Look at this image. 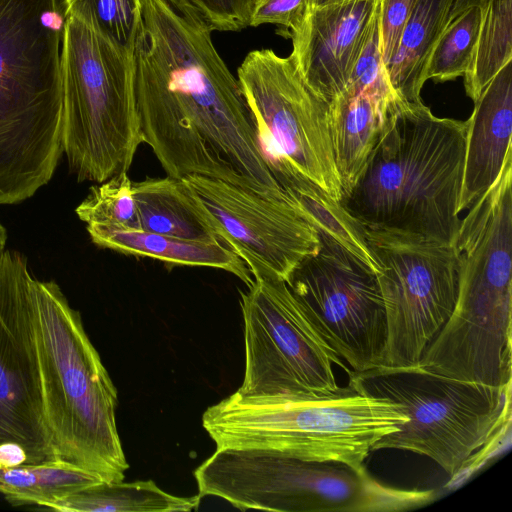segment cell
<instances>
[{
  "label": "cell",
  "instance_id": "obj_33",
  "mask_svg": "<svg viewBox=\"0 0 512 512\" xmlns=\"http://www.w3.org/2000/svg\"><path fill=\"white\" fill-rule=\"evenodd\" d=\"M490 0H454L453 7L450 13L451 20L455 18L457 15L462 13L463 11L471 8V7H480L485 6Z\"/></svg>",
  "mask_w": 512,
  "mask_h": 512
},
{
  "label": "cell",
  "instance_id": "obj_31",
  "mask_svg": "<svg viewBox=\"0 0 512 512\" xmlns=\"http://www.w3.org/2000/svg\"><path fill=\"white\" fill-rule=\"evenodd\" d=\"M0 480L5 486L4 496L14 505H37V478L30 464L0 468Z\"/></svg>",
  "mask_w": 512,
  "mask_h": 512
},
{
  "label": "cell",
  "instance_id": "obj_23",
  "mask_svg": "<svg viewBox=\"0 0 512 512\" xmlns=\"http://www.w3.org/2000/svg\"><path fill=\"white\" fill-rule=\"evenodd\" d=\"M482 11L471 7L453 18L430 55L426 79L446 82L464 76L471 62Z\"/></svg>",
  "mask_w": 512,
  "mask_h": 512
},
{
  "label": "cell",
  "instance_id": "obj_3",
  "mask_svg": "<svg viewBox=\"0 0 512 512\" xmlns=\"http://www.w3.org/2000/svg\"><path fill=\"white\" fill-rule=\"evenodd\" d=\"M43 414L55 459L119 482L129 468L116 424L117 389L79 311L55 281L31 280Z\"/></svg>",
  "mask_w": 512,
  "mask_h": 512
},
{
  "label": "cell",
  "instance_id": "obj_2",
  "mask_svg": "<svg viewBox=\"0 0 512 512\" xmlns=\"http://www.w3.org/2000/svg\"><path fill=\"white\" fill-rule=\"evenodd\" d=\"M466 130L467 121L437 117L423 101L397 104L341 203L366 228L453 243Z\"/></svg>",
  "mask_w": 512,
  "mask_h": 512
},
{
  "label": "cell",
  "instance_id": "obj_35",
  "mask_svg": "<svg viewBox=\"0 0 512 512\" xmlns=\"http://www.w3.org/2000/svg\"><path fill=\"white\" fill-rule=\"evenodd\" d=\"M8 235L6 228L0 222V264L2 262L4 253L6 251V243H7Z\"/></svg>",
  "mask_w": 512,
  "mask_h": 512
},
{
  "label": "cell",
  "instance_id": "obj_4",
  "mask_svg": "<svg viewBox=\"0 0 512 512\" xmlns=\"http://www.w3.org/2000/svg\"><path fill=\"white\" fill-rule=\"evenodd\" d=\"M409 420L401 405L350 385L323 397H244L208 407L202 426L216 449L263 452L362 469L374 444Z\"/></svg>",
  "mask_w": 512,
  "mask_h": 512
},
{
  "label": "cell",
  "instance_id": "obj_19",
  "mask_svg": "<svg viewBox=\"0 0 512 512\" xmlns=\"http://www.w3.org/2000/svg\"><path fill=\"white\" fill-rule=\"evenodd\" d=\"M454 0H417L387 70L398 97L422 102L426 68L432 50L451 21Z\"/></svg>",
  "mask_w": 512,
  "mask_h": 512
},
{
  "label": "cell",
  "instance_id": "obj_12",
  "mask_svg": "<svg viewBox=\"0 0 512 512\" xmlns=\"http://www.w3.org/2000/svg\"><path fill=\"white\" fill-rule=\"evenodd\" d=\"M26 257L13 250L0 264V443L16 442L27 464L55 459L43 414Z\"/></svg>",
  "mask_w": 512,
  "mask_h": 512
},
{
  "label": "cell",
  "instance_id": "obj_27",
  "mask_svg": "<svg viewBox=\"0 0 512 512\" xmlns=\"http://www.w3.org/2000/svg\"><path fill=\"white\" fill-rule=\"evenodd\" d=\"M30 465L37 478L40 507L102 482L97 475L59 460Z\"/></svg>",
  "mask_w": 512,
  "mask_h": 512
},
{
  "label": "cell",
  "instance_id": "obj_13",
  "mask_svg": "<svg viewBox=\"0 0 512 512\" xmlns=\"http://www.w3.org/2000/svg\"><path fill=\"white\" fill-rule=\"evenodd\" d=\"M219 225L224 244L254 278L286 282L320 246L315 228L288 199H273L199 175L182 178Z\"/></svg>",
  "mask_w": 512,
  "mask_h": 512
},
{
  "label": "cell",
  "instance_id": "obj_26",
  "mask_svg": "<svg viewBox=\"0 0 512 512\" xmlns=\"http://www.w3.org/2000/svg\"><path fill=\"white\" fill-rule=\"evenodd\" d=\"M344 90L363 93L395 106L404 102L395 92L380 49L379 13Z\"/></svg>",
  "mask_w": 512,
  "mask_h": 512
},
{
  "label": "cell",
  "instance_id": "obj_11",
  "mask_svg": "<svg viewBox=\"0 0 512 512\" xmlns=\"http://www.w3.org/2000/svg\"><path fill=\"white\" fill-rule=\"evenodd\" d=\"M319 242L286 280L290 291L352 371L384 366L387 320L376 273L339 244L322 236Z\"/></svg>",
  "mask_w": 512,
  "mask_h": 512
},
{
  "label": "cell",
  "instance_id": "obj_15",
  "mask_svg": "<svg viewBox=\"0 0 512 512\" xmlns=\"http://www.w3.org/2000/svg\"><path fill=\"white\" fill-rule=\"evenodd\" d=\"M467 121L458 212L468 209L496 180L512 154V62L474 101Z\"/></svg>",
  "mask_w": 512,
  "mask_h": 512
},
{
  "label": "cell",
  "instance_id": "obj_28",
  "mask_svg": "<svg viewBox=\"0 0 512 512\" xmlns=\"http://www.w3.org/2000/svg\"><path fill=\"white\" fill-rule=\"evenodd\" d=\"M309 0H252L249 26L271 24L284 37L300 24Z\"/></svg>",
  "mask_w": 512,
  "mask_h": 512
},
{
  "label": "cell",
  "instance_id": "obj_22",
  "mask_svg": "<svg viewBox=\"0 0 512 512\" xmlns=\"http://www.w3.org/2000/svg\"><path fill=\"white\" fill-rule=\"evenodd\" d=\"M481 11L471 62L463 76L466 94L473 102L496 74L512 62V0H490Z\"/></svg>",
  "mask_w": 512,
  "mask_h": 512
},
{
  "label": "cell",
  "instance_id": "obj_30",
  "mask_svg": "<svg viewBox=\"0 0 512 512\" xmlns=\"http://www.w3.org/2000/svg\"><path fill=\"white\" fill-rule=\"evenodd\" d=\"M417 0H380L379 29L381 54L388 66Z\"/></svg>",
  "mask_w": 512,
  "mask_h": 512
},
{
  "label": "cell",
  "instance_id": "obj_25",
  "mask_svg": "<svg viewBox=\"0 0 512 512\" xmlns=\"http://www.w3.org/2000/svg\"><path fill=\"white\" fill-rule=\"evenodd\" d=\"M66 16L97 29L117 43L133 48L141 19L140 0H63Z\"/></svg>",
  "mask_w": 512,
  "mask_h": 512
},
{
  "label": "cell",
  "instance_id": "obj_8",
  "mask_svg": "<svg viewBox=\"0 0 512 512\" xmlns=\"http://www.w3.org/2000/svg\"><path fill=\"white\" fill-rule=\"evenodd\" d=\"M237 75L277 181L302 177L341 201L328 103L304 81L292 58L271 49L254 50Z\"/></svg>",
  "mask_w": 512,
  "mask_h": 512
},
{
  "label": "cell",
  "instance_id": "obj_6",
  "mask_svg": "<svg viewBox=\"0 0 512 512\" xmlns=\"http://www.w3.org/2000/svg\"><path fill=\"white\" fill-rule=\"evenodd\" d=\"M199 494L224 499L240 510L371 512L410 509L431 491L380 484L364 468L337 461H309L234 449H216L194 471Z\"/></svg>",
  "mask_w": 512,
  "mask_h": 512
},
{
  "label": "cell",
  "instance_id": "obj_10",
  "mask_svg": "<svg viewBox=\"0 0 512 512\" xmlns=\"http://www.w3.org/2000/svg\"><path fill=\"white\" fill-rule=\"evenodd\" d=\"M381 272L387 320L384 366L418 365L454 309L458 258L452 243L420 234L366 228Z\"/></svg>",
  "mask_w": 512,
  "mask_h": 512
},
{
  "label": "cell",
  "instance_id": "obj_21",
  "mask_svg": "<svg viewBox=\"0 0 512 512\" xmlns=\"http://www.w3.org/2000/svg\"><path fill=\"white\" fill-rule=\"evenodd\" d=\"M201 496L172 495L152 480L100 482L45 508L63 512H172L197 509Z\"/></svg>",
  "mask_w": 512,
  "mask_h": 512
},
{
  "label": "cell",
  "instance_id": "obj_24",
  "mask_svg": "<svg viewBox=\"0 0 512 512\" xmlns=\"http://www.w3.org/2000/svg\"><path fill=\"white\" fill-rule=\"evenodd\" d=\"M75 213L86 226L140 229L133 181L127 172L91 186Z\"/></svg>",
  "mask_w": 512,
  "mask_h": 512
},
{
  "label": "cell",
  "instance_id": "obj_34",
  "mask_svg": "<svg viewBox=\"0 0 512 512\" xmlns=\"http://www.w3.org/2000/svg\"><path fill=\"white\" fill-rule=\"evenodd\" d=\"M361 1H380V0H309V4L314 6H325L333 4H342L350 2H361Z\"/></svg>",
  "mask_w": 512,
  "mask_h": 512
},
{
  "label": "cell",
  "instance_id": "obj_18",
  "mask_svg": "<svg viewBox=\"0 0 512 512\" xmlns=\"http://www.w3.org/2000/svg\"><path fill=\"white\" fill-rule=\"evenodd\" d=\"M395 106L346 90L329 102V129L342 198L355 185Z\"/></svg>",
  "mask_w": 512,
  "mask_h": 512
},
{
  "label": "cell",
  "instance_id": "obj_17",
  "mask_svg": "<svg viewBox=\"0 0 512 512\" xmlns=\"http://www.w3.org/2000/svg\"><path fill=\"white\" fill-rule=\"evenodd\" d=\"M86 230L91 241L101 248L171 265L221 269L238 277L247 287L254 280L245 262L222 243L193 242L143 229L89 225Z\"/></svg>",
  "mask_w": 512,
  "mask_h": 512
},
{
  "label": "cell",
  "instance_id": "obj_29",
  "mask_svg": "<svg viewBox=\"0 0 512 512\" xmlns=\"http://www.w3.org/2000/svg\"><path fill=\"white\" fill-rule=\"evenodd\" d=\"M213 30L240 31L249 26L252 0H187Z\"/></svg>",
  "mask_w": 512,
  "mask_h": 512
},
{
  "label": "cell",
  "instance_id": "obj_14",
  "mask_svg": "<svg viewBox=\"0 0 512 512\" xmlns=\"http://www.w3.org/2000/svg\"><path fill=\"white\" fill-rule=\"evenodd\" d=\"M380 1L309 4L289 34V55L304 81L328 104L345 88L379 13Z\"/></svg>",
  "mask_w": 512,
  "mask_h": 512
},
{
  "label": "cell",
  "instance_id": "obj_16",
  "mask_svg": "<svg viewBox=\"0 0 512 512\" xmlns=\"http://www.w3.org/2000/svg\"><path fill=\"white\" fill-rule=\"evenodd\" d=\"M140 229L201 243H222L223 233L181 178L148 177L133 182Z\"/></svg>",
  "mask_w": 512,
  "mask_h": 512
},
{
  "label": "cell",
  "instance_id": "obj_7",
  "mask_svg": "<svg viewBox=\"0 0 512 512\" xmlns=\"http://www.w3.org/2000/svg\"><path fill=\"white\" fill-rule=\"evenodd\" d=\"M349 385L399 403L409 418L372 451L389 448L427 456L451 476L494 436L510 404V383L466 381L419 365L351 371Z\"/></svg>",
  "mask_w": 512,
  "mask_h": 512
},
{
  "label": "cell",
  "instance_id": "obj_9",
  "mask_svg": "<svg viewBox=\"0 0 512 512\" xmlns=\"http://www.w3.org/2000/svg\"><path fill=\"white\" fill-rule=\"evenodd\" d=\"M240 292L244 397H323L341 393L333 364L343 361L323 340L283 280L254 278Z\"/></svg>",
  "mask_w": 512,
  "mask_h": 512
},
{
  "label": "cell",
  "instance_id": "obj_5",
  "mask_svg": "<svg viewBox=\"0 0 512 512\" xmlns=\"http://www.w3.org/2000/svg\"><path fill=\"white\" fill-rule=\"evenodd\" d=\"M63 153L79 182L127 172L143 143L133 48L66 16L61 49Z\"/></svg>",
  "mask_w": 512,
  "mask_h": 512
},
{
  "label": "cell",
  "instance_id": "obj_36",
  "mask_svg": "<svg viewBox=\"0 0 512 512\" xmlns=\"http://www.w3.org/2000/svg\"><path fill=\"white\" fill-rule=\"evenodd\" d=\"M0 492L2 494H4V492H5V486H4V484H3V482L1 480H0Z\"/></svg>",
  "mask_w": 512,
  "mask_h": 512
},
{
  "label": "cell",
  "instance_id": "obj_20",
  "mask_svg": "<svg viewBox=\"0 0 512 512\" xmlns=\"http://www.w3.org/2000/svg\"><path fill=\"white\" fill-rule=\"evenodd\" d=\"M278 182L319 236L339 244L376 275L381 272L380 263L368 245L366 227L341 201L302 177H284Z\"/></svg>",
  "mask_w": 512,
  "mask_h": 512
},
{
  "label": "cell",
  "instance_id": "obj_32",
  "mask_svg": "<svg viewBox=\"0 0 512 512\" xmlns=\"http://www.w3.org/2000/svg\"><path fill=\"white\" fill-rule=\"evenodd\" d=\"M27 452L16 442L0 443V468H12L27 464Z\"/></svg>",
  "mask_w": 512,
  "mask_h": 512
},
{
  "label": "cell",
  "instance_id": "obj_1",
  "mask_svg": "<svg viewBox=\"0 0 512 512\" xmlns=\"http://www.w3.org/2000/svg\"><path fill=\"white\" fill-rule=\"evenodd\" d=\"M133 45L143 143L166 175H199L273 199L288 196L264 155L238 79L187 0H140Z\"/></svg>",
  "mask_w": 512,
  "mask_h": 512
}]
</instances>
